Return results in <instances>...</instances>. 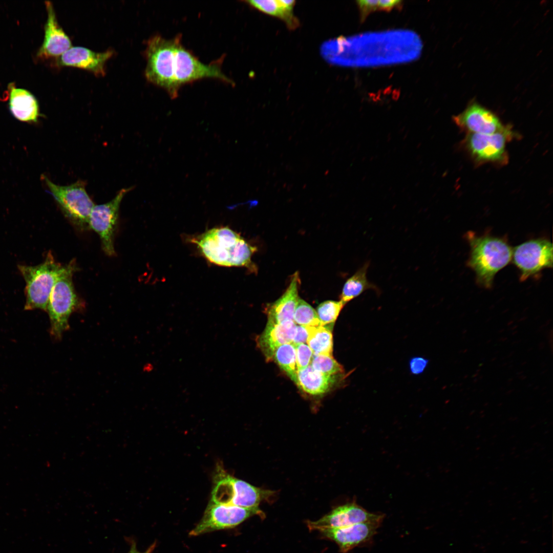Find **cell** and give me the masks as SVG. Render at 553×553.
Wrapping results in <instances>:
<instances>
[{
    "mask_svg": "<svg viewBox=\"0 0 553 553\" xmlns=\"http://www.w3.org/2000/svg\"><path fill=\"white\" fill-rule=\"evenodd\" d=\"M345 305L341 301L328 300L317 307L316 313L321 326L334 324Z\"/></svg>",
    "mask_w": 553,
    "mask_h": 553,
    "instance_id": "cell-26",
    "label": "cell"
},
{
    "mask_svg": "<svg viewBox=\"0 0 553 553\" xmlns=\"http://www.w3.org/2000/svg\"><path fill=\"white\" fill-rule=\"evenodd\" d=\"M512 135L507 128L493 134L469 133L465 143L476 162L504 163L507 160L506 143Z\"/></svg>",
    "mask_w": 553,
    "mask_h": 553,
    "instance_id": "cell-11",
    "label": "cell"
},
{
    "mask_svg": "<svg viewBox=\"0 0 553 553\" xmlns=\"http://www.w3.org/2000/svg\"><path fill=\"white\" fill-rule=\"evenodd\" d=\"M279 367L297 386V369L294 346L292 343L286 344L279 347L274 351L272 357Z\"/></svg>",
    "mask_w": 553,
    "mask_h": 553,
    "instance_id": "cell-24",
    "label": "cell"
},
{
    "mask_svg": "<svg viewBox=\"0 0 553 553\" xmlns=\"http://www.w3.org/2000/svg\"><path fill=\"white\" fill-rule=\"evenodd\" d=\"M309 334V327L296 326V331L292 344L294 346L300 344H305Z\"/></svg>",
    "mask_w": 553,
    "mask_h": 553,
    "instance_id": "cell-31",
    "label": "cell"
},
{
    "mask_svg": "<svg viewBox=\"0 0 553 553\" xmlns=\"http://www.w3.org/2000/svg\"><path fill=\"white\" fill-rule=\"evenodd\" d=\"M369 262L365 263L345 282L340 295V301L346 305L358 297L367 290L372 289L377 292L378 288L369 282L367 277Z\"/></svg>",
    "mask_w": 553,
    "mask_h": 553,
    "instance_id": "cell-22",
    "label": "cell"
},
{
    "mask_svg": "<svg viewBox=\"0 0 553 553\" xmlns=\"http://www.w3.org/2000/svg\"><path fill=\"white\" fill-rule=\"evenodd\" d=\"M264 515L259 507L246 508L209 501L200 522L189 533L197 536L207 533L233 528L254 515Z\"/></svg>",
    "mask_w": 553,
    "mask_h": 553,
    "instance_id": "cell-9",
    "label": "cell"
},
{
    "mask_svg": "<svg viewBox=\"0 0 553 553\" xmlns=\"http://www.w3.org/2000/svg\"><path fill=\"white\" fill-rule=\"evenodd\" d=\"M47 19L45 26L44 39L36 57L42 59L57 58L72 47L70 39L60 26L52 4L45 2Z\"/></svg>",
    "mask_w": 553,
    "mask_h": 553,
    "instance_id": "cell-16",
    "label": "cell"
},
{
    "mask_svg": "<svg viewBox=\"0 0 553 553\" xmlns=\"http://www.w3.org/2000/svg\"><path fill=\"white\" fill-rule=\"evenodd\" d=\"M453 119L469 133L493 134L505 129L493 113L476 102L471 103Z\"/></svg>",
    "mask_w": 553,
    "mask_h": 553,
    "instance_id": "cell-15",
    "label": "cell"
},
{
    "mask_svg": "<svg viewBox=\"0 0 553 553\" xmlns=\"http://www.w3.org/2000/svg\"><path fill=\"white\" fill-rule=\"evenodd\" d=\"M401 1L398 0H381L378 1L379 10H384L387 11L391 10L394 8L400 7L402 4Z\"/></svg>",
    "mask_w": 553,
    "mask_h": 553,
    "instance_id": "cell-32",
    "label": "cell"
},
{
    "mask_svg": "<svg viewBox=\"0 0 553 553\" xmlns=\"http://www.w3.org/2000/svg\"><path fill=\"white\" fill-rule=\"evenodd\" d=\"M356 3L360 10L361 22L366 19L370 12L379 9L377 0H360L357 1Z\"/></svg>",
    "mask_w": 553,
    "mask_h": 553,
    "instance_id": "cell-29",
    "label": "cell"
},
{
    "mask_svg": "<svg viewBox=\"0 0 553 553\" xmlns=\"http://www.w3.org/2000/svg\"><path fill=\"white\" fill-rule=\"evenodd\" d=\"M384 515L370 513L355 502L339 505L321 519L307 522L311 530L340 528L372 521H382Z\"/></svg>",
    "mask_w": 553,
    "mask_h": 553,
    "instance_id": "cell-12",
    "label": "cell"
},
{
    "mask_svg": "<svg viewBox=\"0 0 553 553\" xmlns=\"http://www.w3.org/2000/svg\"><path fill=\"white\" fill-rule=\"evenodd\" d=\"M465 238L470 248L467 266L480 287L491 288L496 274L512 261L513 248L504 238L490 234L469 231Z\"/></svg>",
    "mask_w": 553,
    "mask_h": 553,
    "instance_id": "cell-3",
    "label": "cell"
},
{
    "mask_svg": "<svg viewBox=\"0 0 553 553\" xmlns=\"http://www.w3.org/2000/svg\"><path fill=\"white\" fill-rule=\"evenodd\" d=\"M295 349L297 370L303 369L309 366L313 352L308 345L300 344L294 345Z\"/></svg>",
    "mask_w": 553,
    "mask_h": 553,
    "instance_id": "cell-28",
    "label": "cell"
},
{
    "mask_svg": "<svg viewBox=\"0 0 553 553\" xmlns=\"http://www.w3.org/2000/svg\"><path fill=\"white\" fill-rule=\"evenodd\" d=\"M156 545V543L154 542L145 551L141 552L137 549L136 543L134 542H133L131 544V547L127 553H152Z\"/></svg>",
    "mask_w": 553,
    "mask_h": 553,
    "instance_id": "cell-33",
    "label": "cell"
},
{
    "mask_svg": "<svg viewBox=\"0 0 553 553\" xmlns=\"http://www.w3.org/2000/svg\"><path fill=\"white\" fill-rule=\"evenodd\" d=\"M202 255L209 262L225 267H244L256 270L251 261L257 249L228 227H215L192 238Z\"/></svg>",
    "mask_w": 553,
    "mask_h": 553,
    "instance_id": "cell-2",
    "label": "cell"
},
{
    "mask_svg": "<svg viewBox=\"0 0 553 553\" xmlns=\"http://www.w3.org/2000/svg\"><path fill=\"white\" fill-rule=\"evenodd\" d=\"M293 321L295 323L303 326H321L316 310L300 297L294 311Z\"/></svg>",
    "mask_w": 553,
    "mask_h": 553,
    "instance_id": "cell-25",
    "label": "cell"
},
{
    "mask_svg": "<svg viewBox=\"0 0 553 553\" xmlns=\"http://www.w3.org/2000/svg\"><path fill=\"white\" fill-rule=\"evenodd\" d=\"M552 251L551 242L545 238L530 239L513 248L512 260L519 270L520 280L525 281L552 268Z\"/></svg>",
    "mask_w": 553,
    "mask_h": 553,
    "instance_id": "cell-8",
    "label": "cell"
},
{
    "mask_svg": "<svg viewBox=\"0 0 553 553\" xmlns=\"http://www.w3.org/2000/svg\"><path fill=\"white\" fill-rule=\"evenodd\" d=\"M114 51L109 49L102 52H96L82 47H72L56 59L58 67H72L88 71L97 76L105 74L107 61L114 55Z\"/></svg>",
    "mask_w": 553,
    "mask_h": 553,
    "instance_id": "cell-13",
    "label": "cell"
},
{
    "mask_svg": "<svg viewBox=\"0 0 553 553\" xmlns=\"http://www.w3.org/2000/svg\"><path fill=\"white\" fill-rule=\"evenodd\" d=\"M300 279L297 271L291 276L290 282L284 293L267 308L268 322L279 324L293 321L294 311L299 296Z\"/></svg>",
    "mask_w": 553,
    "mask_h": 553,
    "instance_id": "cell-18",
    "label": "cell"
},
{
    "mask_svg": "<svg viewBox=\"0 0 553 553\" xmlns=\"http://www.w3.org/2000/svg\"><path fill=\"white\" fill-rule=\"evenodd\" d=\"M245 2L260 11L282 19L291 29L299 26V22L293 14L294 1L252 0Z\"/></svg>",
    "mask_w": 553,
    "mask_h": 553,
    "instance_id": "cell-21",
    "label": "cell"
},
{
    "mask_svg": "<svg viewBox=\"0 0 553 553\" xmlns=\"http://www.w3.org/2000/svg\"><path fill=\"white\" fill-rule=\"evenodd\" d=\"M131 188L121 189L110 201L93 207L89 219V227L96 232L102 249L107 255L115 254L114 236L121 201Z\"/></svg>",
    "mask_w": 553,
    "mask_h": 553,
    "instance_id": "cell-10",
    "label": "cell"
},
{
    "mask_svg": "<svg viewBox=\"0 0 553 553\" xmlns=\"http://www.w3.org/2000/svg\"><path fill=\"white\" fill-rule=\"evenodd\" d=\"M77 270L74 261L58 278L49 297L46 311L50 321L51 335L56 340H60L63 333L69 329V320L71 314L82 307L72 281L73 274Z\"/></svg>",
    "mask_w": 553,
    "mask_h": 553,
    "instance_id": "cell-6",
    "label": "cell"
},
{
    "mask_svg": "<svg viewBox=\"0 0 553 553\" xmlns=\"http://www.w3.org/2000/svg\"><path fill=\"white\" fill-rule=\"evenodd\" d=\"M332 327L320 326L309 327V334L307 341L313 355L332 356L333 339Z\"/></svg>",
    "mask_w": 553,
    "mask_h": 553,
    "instance_id": "cell-23",
    "label": "cell"
},
{
    "mask_svg": "<svg viewBox=\"0 0 553 553\" xmlns=\"http://www.w3.org/2000/svg\"><path fill=\"white\" fill-rule=\"evenodd\" d=\"M311 366L315 370L327 375H339L344 372L343 366L330 355H313Z\"/></svg>",
    "mask_w": 553,
    "mask_h": 553,
    "instance_id": "cell-27",
    "label": "cell"
},
{
    "mask_svg": "<svg viewBox=\"0 0 553 553\" xmlns=\"http://www.w3.org/2000/svg\"><path fill=\"white\" fill-rule=\"evenodd\" d=\"M74 261L66 265L56 262L49 252L44 261L36 266L19 265L18 269L26 282L25 310L40 309L46 311L49 297L58 278L67 271Z\"/></svg>",
    "mask_w": 553,
    "mask_h": 553,
    "instance_id": "cell-4",
    "label": "cell"
},
{
    "mask_svg": "<svg viewBox=\"0 0 553 553\" xmlns=\"http://www.w3.org/2000/svg\"><path fill=\"white\" fill-rule=\"evenodd\" d=\"M9 86L8 105L11 114L22 122L36 123L40 115L36 97L26 89Z\"/></svg>",
    "mask_w": 553,
    "mask_h": 553,
    "instance_id": "cell-19",
    "label": "cell"
},
{
    "mask_svg": "<svg viewBox=\"0 0 553 553\" xmlns=\"http://www.w3.org/2000/svg\"><path fill=\"white\" fill-rule=\"evenodd\" d=\"M49 189L65 216L75 226L81 229L89 227V219L94 206L88 195L85 183L82 181L66 186L52 182L46 176H42Z\"/></svg>",
    "mask_w": 553,
    "mask_h": 553,
    "instance_id": "cell-7",
    "label": "cell"
},
{
    "mask_svg": "<svg viewBox=\"0 0 553 553\" xmlns=\"http://www.w3.org/2000/svg\"><path fill=\"white\" fill-rule=\"evenodd\" d=\"M298 386L307 393L318 395L328 392L337 380V375L325 374L315 370L311 365L297 370Z\"/></svg>",
    "mask_w": 553,
    "mask_h": 553,
    "instance_id": "cell-20",
    "label": "cell"
},
{
    "mask_svg": "<svg viewBox=\"0 0 553 553\" xmlns=\"http://www.w3.org/2000/svg\"><path fill=\"white\" fill-rule=\"evenodd\" d=\"M296 331V325L294 321L279 324L267 322L265 330L258 338V346L267 358L271 359L279 347L292 343Z\"/></svg>",
    "mask_w": 553,
    "mask_h": 553,
    "instance_id": "cell-17",
    "label": "cell"
},
{
    "mask_svg": "<svg viewBox=\"0 0 553 553\" xmlns=\"http://www.w3.org/2000/svg\"><path fill=\"white\" fill-rule=\"evenodd\" d=\"M144 54L146 78L166 90L172 99L178 96L182 86L200 79L213 78L232 83L220 63L202 62L183 46L180 36L167 39L155 35L147 41Z\"/></svg>",
    "mask_w": 553,
    "mask_h": 553,
    "instance_id": "cell-1",
    "label": "cell"
},
{
    "mask_svg": "<svg viewBox=\"0 0 553 553\" xmlns=\"http://www.w3.org/2000/svg\"><path fill=\"white\" fill-rule=\"evenodd\" d=\"M381 522L380 520L372 521L344 527L323 528L318 530L324 536L335 542L342 552L346 553L369 541L376 534Z\"/></svg>",
    "mask_w": 553,
    "mask_h": 553,
    "instance_id": "cell-14",
    "label": "cell"
},
{
    "mask_svg": "<svg viewBox=\"0 0 553 553\" xmlns=\"http://www.w3.org/2000/svg\"><path fill=\"white\" fill-rule=\"evenodd\" d=\"M274 491L256 487L228 474L223 466L217 467L210 501L246 508L259 507L260 503L269 500Z\"/></svg>",
    "mask_w": 553,
    "mask_h": 553,
    "instance_id": "cell-5",
    "label": "cell"
},
{
    "mask_svg": "<svg viewBox=\"0 0 553 553\" xmlns=\"http://www.w3.org/2000/svg\"><path fill=\"white\" fill-rule=\"evenodd\" d=\"M428 363L429 360L422 357H412L409 361L411 372L415 375L422 373L426 368Z\"/></svg>",
    "mask_w": 553,
    "mask_h": 553,
    "instance_id": "cell-30",
    "label": "cell"
}]
</instances>
